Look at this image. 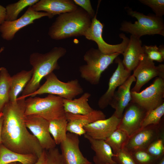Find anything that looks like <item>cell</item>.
Returning a JSON list of instances; mask_svg holds the SVG:
<instances>
[{"mask_svg":"<svg viewBox=\"0 0 164 164\" xmlns=\"http://www.w3.org/2000/svg\"><path fill=\"white\" fill-rule=\"evenodd\" d=\"M32 7L36 11L47 13L50 15L49 19L74 11L78 7L72 0H40Z\"/></svg>","mask_w":164,"mask_h":164,"instance_id":"ffe728a7","label":"cell"},{"mask_svg":"<svg viewBox=\"0 0 164 164\" xmlns=\"http://www.w3.org/2000/svg\"><path fill=\"white\" fill-rule=\"evenodd\" d=\"M6 16L5 8L0 5V26L5 21Z\"/></svg>","mask_w":164,"mask_h":164,"instance_id":"f35d334b","label":"cell"},{"mask_svg":"<svg viewBox=\"0 0 164 164\" xmlns=\"http://www.w3.org/2000/svg\"><path fill=\"white\" fill-rule=\"evenodd\" d=\"M128 151L137 164H156L160 159L152 156L145 149H138Z\"/></svg>","mask_w":164,"mask_h":164,"instance_id":"4dcf8cb0","label":"cell"},{"mask_svg":"<svg viewBox=\"0 0 164 164\" xmlns=\"http://www.w3.org/2000/svg\"><path fill=\"white\" fill-rule=\"evenodd\" d=\"M25 100L20 96L14 101H9L3 108L2 144L15 152L33 154L39 158L44 150L26 126Z\"/></svg>","mask_w":164,"mask_h":164,"instance_id":"6da1fadb","label":"cell"},{"mask_svg":"<svg viewBox=\"0 0 164 164\" xmlns=\"http://www.w3.org/2000/svg\"><path fill=\"white\" fill-rule=\"evenodd\" d=\"M8 164H22L19 162H12V163H9Z\"/></svg>","mask_w":164,"mask_h":164,"instance_id":"7bdbcfd3","label":"cell"},{"mask_svg":"<svg viewBox=\"0 0 164 164\" xmlns=\"http://www.w3.org/2000/svg\"><path fill=\"white\" fill-rule=\"evenodd\" d=\"M91 96V94L87 92L78 98L71 100L63 98V106L65 112L81 115H86L91 113L94 110L88 103Z\"/></svg>","mask_w":164,"mask_h":164,"instance_id":"603a6c76","label":"cell"},{"mask_svg":"<svg viewBox=\"0 0 164 164\" xmlns=\"http://www.w3.org/2000/svg\"><path fill=\"white\" fill-rule=\"evenodd\" d=\"M84 136L90 142L91 149L95 153L93 157L95 164L116 163L113 159L115 154L104 140L95 139L85 134Z\"/></svg>","mask_w":164,"mask_h":164,"instance_id":"7402d4cb","label":"cell"},{"mask_svg":"<svg viewBox=\"0 0 164 164\" xmlns=\"http://www.w3.org/2000/svg\"><path fill=\"white\" fill-rule=\"evenodd\" d=\"M120 54L115 53L106 54L98 49L90 48L83 56L86 64L79 67L81 77L91 85L98 84L102 73Z\"/></svg>","mask_w":164,"mask_h":164,"instance_id":"8992f818","label":"cell"},{"mask_svg":"<svg viewBox=\"0 0 164 164\" xmlns=\"http://www.w3.org/2000/svg\"><path fill=\"white\" fill-rule=\"evenodd\" d=\"M49 15L43 12L35 11L32 6H29L24 14L19 18L11 21H5L0 26V32L2 38L5 40H12L15 34L20 29L34 23L35 20Z\"/></svg>","mask_w":164,"mask_h":164,"instance_id":"7c38bea8","label":"cell"},{"mask_svg":"<svg viewBox=\"0 0 164 164\" xmlns=\"http://www.w3.org/2000/svg\"><path fill=\"white\" fill-rule=\"evenodd\" d=\"M147 112L138 104L131 101L125 109L117 128L124 131L130 137L141 128Z\"/></svg>","mask_w":164,"mask_h":164,"instance_id":"5bb4252c","label":"cell"},{"mask_svg":"<svg viewBox=\"0 0 164 164\" xmlns=\"http://www.w3.org/2000/svg\"><path fill=\"white\" fill-rule=\"evenodd\" d=\"M39 0H19L16 2L8 5L6 7V16L5 21H11L18 19L22 10L27 7L32 6Z\"/></svg>","mask_w":164,"mask_h":164,"instance_id":"f1b7e54d","label":"cell"},{"mask_svg":"<svg viewBox=\"0 0 164 164\" xmlns=\"http://www.w3.org/2000/svg\"><path fill=\"white\" fill-rule=\"evenodd\" d=\"M121 119L113 114L107 119L97 121L83 127L85 134L96 139L105 140L117 128Z\"/></svg>","mask_w":164,"mask_h":164,"instance_id":"ac0fdd59","label":"cell"},{"mask_svg":"<svg viewBox=\"0 0 164 164\" xmlns=\"http://www.w3.org/2000/svg\"><path fill=\"white\" fill-rule=\"evenodd\" d=\"M145 150L150 154L158 159L164 156V135L153 141Z\"/></svg>","mask_w":164,"mask_h":164,"instance_id":"1f68e13d","label":"cell"},{"mask_svg":"<svg viewBox=\"0 0 164 164\" xmlns=\"http://www.w3.org/2000/svg\"><path fill=\"white\" fill-rule=\"evenodd\" d=\"M159 50L162 55L164 57V46L163 45H160L158 47Z\"/></svg>","mask_w":164,"mask_h":164,"instance_id":"60d3db41","label":"cell"},{"mask_svg":"<svg viewBox=\"0 0 164 164\" xmlns=\"http://www.w3.org/2000/svg\"><path fill=\"white\" fill-rule=\"evenodd\" d=\"M45 78L46 81L44 83L29 97H34L37 95L48 94L71 100L84 92L77 79L64 82L60 80L53 72Z\"/></svg>","mask_w":164,"mask_h":164,"instance_id":"52a82bcc","label":"cell"},{"mask_svg":"<svg viewBox=\"0 0 164 164\" xmlns=\"http://www.w3.org/2000/svg\"><path fill=\"white\" fill-rule=\"evenodd\" d=\"M135 81V77L131 75L114 93L109 105L115 109L113 114L118 118H121L125 109L131 101V88Z\"/></svg>","mask_w":164,"mask_h":164,"instance_id":"d6986e66","label":"cell"},{"mask_svg":"<svg viewBox=\"0 0 164 164\" xmlns=\"http://www.w3.org/2000/svg\"><path fill=\"white\" fill-rule=\"evenodd\" d=\"M38 159L35 155L17 153L8 149L2 144L0 145V164L14 162L22 164H34Z\"/></svg>","mask_w":164,"mask_h":164,"instance_id":"cb8c5ba5","label":"cell"},{"mask_svg":"<svg viewBox=\"0 0 164 164\" xmlns=\"http://www.w3.org/2000/svg\"><path fill=\"white\" fill-rule=\"evenodd\" d=\"M133 71L132 75L136 79V83L131 91L139 92L143 86L155 77L164 79V64L155 66L153 61L145 54Z\"/></svg>","mask_w":164,"mask_h":164,"instance_id":"8fae6325","label":"cell"},{"mask_svg":"<svg viewBox=\"0 0 164 164\" xmlns=\"http://www.w3.org/2000/svg\"><path fill=\"white\" fill-rule=\"evenodd\" d=\"M67 124L66 117L49 122V132L56 145H60L66 139Z\"/></svg>","mask_w":164,"mask_h":164,"instance_id":"484cf974","label":"cell"},{"mask_svg":"<svg viewBox=\"0 0 164 164\" xmlns=\"http://www.w3.org/2000/svg\"><path fill=\"white\" fill-rule=\"evenodd\" d=\"M63 99L51 94L44 98L30 97L25 101V115L37 116L49 122L65 117Z\"/></svg>","mask_w":164,"mask_h":164,"instance_id":"5b68a950","label":"cell"},{"mask_svg":"<svg viewBox=\"0 0 164 164\" xmlns=\"http://www.w3.org/2000/svg\"><path fill=\"white\" fill-rule=\"evenodd\" d=\"M139 1L151 8L155 15L162 18L164 15V0H139Z\"/></svg>","mask_w":164,"mask_h":164,"instance_id":"d6a6232c","label":"cell"},{"mask_svg":"<svg viewBox=\"0 0 164 164\" xmlns=\"http://www.w3.org/2000/svg\"><path fill=\"white\" fill-rule=\"evenodd\" d=\"M156 164H164V156L160 158Z\"/></svg>","mask_w":164,"mask_h":164,"instance_id":"b9f144b4","label":"cell"},{"mask_svg":"<svg viewBox=\"0 0 164 164\" xmlns=\"http://www.w3.org/2000/svg\"><path fill=\"white\" fill-rule=\"evenodd\" d=\"M114 154L113 159L118 164H137L129 152L124 148Z\"/></svg>","mask_w":164,"mask_h":164,"instance_id":"836d02e7","label":"cell"},{"mask_svg":"<svg viewBox=\"0 0 164 164\" xmlns=\"http://www.w3.org/2000/svg\"><path fill=\"white\" fill-rule=\"evenodd\" d=\"M106 164H118L116 163H107Z\"/></svg>","mask_w":164,"mask_h":164,"instance_id":"ee69618b","label":"cell"},{"mask_svg":"<svg viewBox=\"0 0 164 164\" xmlns=\"http://www.w3.org/2000/svg\"><path fill=\"white\" fill-rule=\"evenodd\" d=\"M67 121V131L81 136L85 134L83 127L97 121L106 118V115L101 111L94 110L86 115L73 114L66 113Z\"/></svg>","mask_w":164,"mask_h":164,"instance_id":"e0dca14e","label":"cell"},{"mask_svg":"<svg viewBox=\"0 0 164 164\" xmlns=\"http://www.w3.org/2000/svg\"><path fill=\"white\" fill-rule=\"evenodd\" d=\"M163 135L164 124L162 118L159 124L147 126L129 137L124 148L129 151L145 149L153 141Z\"/></svg>","mask_w":164,"mask_h":164,"instance_id":"30bf717a","label":"cell"},{"mask_svg":"<svg viewBox=\"0 0 164 164\" xmlns=\"http://www.w3.org/2000/svg\"><path fill=\"white\" fill-rule=\"evenodd\" d=\"M66 50L62 47H55L45 53L33 52L29 57V62L33 70L32 77L22 91L21 97L26 98L36 91L40 87L43 78L58 70V60L64 56Z\"/></svg>","mask_w":164,"mask_h":164,"instance_id":"7a4b0ae2","label":"cell"},{"mask_svg":"<svg viewBox=\"0 0 164 164\" xmlns=\"http://www.w3.org/2000/svg\"><path fill=\"white\" fill-rule=\"evenodd\" d=\"M34 164H47L46 151L44 150L38 158L37 161Z\"/></svg>","mask_w":164,"mask_h":164,"instance_id":"74e56055","label":"cell"},{"mask_svg":"<svg viewBox=\"0 0 164 164\" xmlns=\"http://www.w3.org/2000/svg\"><path fill=\"white\" fill-rule=\"evenodd\" d=\"M164 115V102L149 111L147 112L142 121L141 128L152 125L160 123Z\"/></svg>","mask_w":164,"mask_h":164,"instance_id":"f546056e","label":"cell"},{"mask_svg":"<svg viewBox=\"0 0 164 164\" xmlns=\"http://www.w3.org/2000/svg\"><path fill=\"white\" fill-rule=\"evenodd\" d=\"M79 135L68 132L66 139L60 144L61 154L66 164H91L79 148Z\"/></svg>","mask_w":164,"mask_h":164,"instance_id":"2e32d148","label":"cell"},{"mask_svg":"<svg viewBox=\"0 0 164 164\" xmlns=\"http://www.w3.org/2000/svg\"><path fill=\"white\" fill-rule=\"evenodd\" d=\"M32 73V69L28 71L23 70L11 77L10 101H14L17 100L19 94L30 80Z\"/></svg>","mask_w":164,"mask_h":164,"instance_id":"d4e9b609","label":"cell"},{"mask_svg":"<svg viewBox=\"0 0 164 164\" xmlns=\"http://www.w3.org/2000/svg\"><path fill=\"white\" fill-rule=\"evenodd\" d=\"M11 77L6 68L0 67V115L5 105L10 101Z\"/></svg>","mask_w":164,"mask_h":164,"instance_id":"4316f807","label":"cell"},{"mask_svg":"<svg viewBox=\"0 0 164 164\" xmlns=\"http://www.w3.org/2000/svg\"><path fill=\"white\" fill-rule=\"evenodd\" d=\"M74 3L79 6L88 14L92 19L95 13L91 5L90 0H73Z\"/></svg>","mask_w":164,"mask_h":164,"instance_id":"8d00e7d4","label":"cell"},{"mask_svg":"<svg viewBox=\"0 0 164 164\" xmlns=\"http://www.w3.org/2000/svg\"><path fill=\"white\" fill-rule=\"evenodd\" d=\"M143 46L145 53L150 59L160 63L163 61L164 57L159 52L158 47L156 45Z\"/></svg>","mask_w":164,"mask_h":164,"instance_id":"e575fe53","label":"cell"},{"mask_svg":"<svg viewBox=\"0 0 164 164\" xmlns=\"http://www.w3.org/2000/svg\"><path fill=\"white\" fill-rule=\"evenodd\" d=\"M92 19L83 9L58 15L49 27L48 34L58 40L72 37L84 36L91 23Z\"/></svg>","mask_w":164,"mask_h":164,"instance_id":"3957f363","label":"cell"},{"mask_svg":"<svg viewBox=\"0 0 164 164\" xmlns=\"http://www.w3.org/2000/svg\"><path fill=\"white\" fill-rule=\"evenodd\" d=\"M125 9L129 15L135 18L137 21L133 23L124 21L121 24V31L139 39L146 35L158 34L164 36V22L162 18L154 14L146 15L134 11L128 7Z\"/></svg>","mask_w":164,"mask_h":164,"instance_id":"277c9868","label":"cell"},{"mask_svg":"<svg viewBox=\"0 0 164 164\" xmlns=\"http://www.w3.org/2000/svg\"><path fill=\"white\" fill-rule=\"evenodd\" d=\"M140 39L131 35L125 50L122 54V62L125 68L131 72L137 66L145 54Z\"/></svg>","mask_w":164,"mask_h":164,"instance_id":"44dd1931","label":"cell"},{"mask_svg":"<svg viewBox=\"0 0 164 164\" xmlns=\"http://www.w3.org/2000/svg\"><path fill=\"white\" fill-rule=\"evenodd\" d=\"M25 122L43 150H48L56 147V145L49 132V121L37 116L30 115L25 116Z\"/></svg>","mask_w":164,"mask_h":164,"instance_id":"4fadbf2b","label":"cell"},{"mask_svg":"<svg viewBox=\"0 0 164 164\" xmlns=\"http://www.w3.org/2000/svg\"><path fill=\"white\" fill-rule=\"evenodd\" d=\"M47 164H66L58 149L56 147L46 151Z\"/></svg>","mask_w":164,"mask_h":164,"instance_id":"d590c367","label":"cell"},{"mask_svg":"<svg viewBox=\"0 0 164 164\" xmlns=\"http://www.w3.org/2000/svg\"><path fill=\"white\" fill-rule=\"evenodd\" d=\"M129 138L124 131L117 128L105 141L110 146L114 154L124 148Z\"/></svg>","mask_w":164,"mask_h":164,"instance_id":"83f0119b","label":"cell"},{"mask_svg":"<svg viewBox=\"0 0 164 164\" xmlns=\"http://www.w3.org/2000/svg\"><path fill=\"white\" fill-rule=\"evenodd\" d=\"M118 64L117 68L110 77L108 88L106 92L99 98L98 105L104 109L109 105L116 90L131 75V71L125 69L122 60L118 56L114 60Z\"/></svg>","mask_w":164,"mask_h":164,"instance_id":"9a60e30c","label":"cell"},{"mask_svg":"<svg viewBox=\"0 0 164 164\" xmlns=\"http://www.w3.org/2000/svg\"><path fill=\"white\" fill-rule=\"evenodd\" d=\"M3 121V116L2 114L0 115V145L2 144L1 132Z\"/></svg>","mask_w":164,"mask_h":164,"instance_id":"ab89813d","label":"cell"},{"mask_svg":"<svg viewBox=\"0 0 164 164\" xmlns=\"http://www.w3.org/2000/svg\"><path fill=\"white\" fill-rule=\"evenodd\" d=\"M100 2L98 3L95 15L92 19L91 26L86 31L84 36L87 39L95 42L97 45L98 49L103 53L111 54L119 53L122 54L127 46L129 39L125 34L121 33L119 35L120 37L122 39L121 43L111 45L105 42L102 34L104 25L97 18Z\"/></svg>","mask_w":164,"mask_h":164,"instance_id":"ba28073f","label":"cell"},{"mask_svg":"<svg viewBox=\"0 0 164 164\" xmlns=\"http://www.w3.org/2000/svg\"><path fill=\"white\" fill-rule=\"evenodd\" d=\"M131 101L147 112L164 102V79L156 77L149 86L140 92L131 91Z\"/></svg>","mask_w":164,"mask_h":164,"instance_id":"9c48e42d","label":"cell"}]
</instances>
